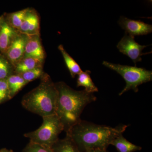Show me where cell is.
I'll return each instance as SVG.
<instances>
[{
  "label": "cell",
  "instance_id": "5b68a950",
  "mask_svg": "<svg viewBox=\"0 0 152 152\" xmlns=\"http://www.w3.org/2000/svg\"><path fill=\"white\" fill-rule=\"evenodd\" d=\"M102 64L107 67L115 71L126 81V86L119 94L120 96L129 90H132L135 92H138L139 86L151 81L152 80V71L147 70L144 68L122 65L106 61H104Z\"/></svg>",
  "mask_w": 152,
  "mask_h": 152
},
{
  "label": "cell",
  "instance_id": "52a82bcc",
  "mask_svg": "<svg viewBox=\"0 0 152 152\" xmlns=\"http://www.w3.org/2000/svg\"><path fill=\"white\" fill-rule=\"evenodd\" d=\"M118 23L120 26L126 31V33L134 37L148 34L152 31V25L140 20H131L124 16L120 17Z\"/></svg>",
  "mask_w": 152,
  "mask_h": 152
},
{
  "label": "cell",
  "instance_id": "e0dca14e",
  "mask_svg": "<svg viewBox=\"0 0 152 152\" xmlns=\"http://www.w3.org/2000/svg\"><path fill=\"white\" fill-rule=\"evenodd\" d=\"M59 50L64 60L66 66L70 73L72 77L75 78L76 75H78L83 72L80 67L75 60L67 53L64 48L62 45L58 46Z\"/></svg>",
  "mask_w": 152,
  "mask_h": 152
},
{
  "label": "cell",
  "instance_id": "d4e9b609",
  "mask_svg": "<svg viewBox=\"0 0 152 152\" xmlns=\"http://www.w3.org/2000/svg\"><path fill=\"white\" fill-rule=\"evenodd\" d=\"M2 20V19L1 18H0V28H1V23Z\"/></svg>",
  "mask_w": 152,
  "mask_h": 152
},
{
  "label": "cell",
  "instance_id": "cb8c5ba5",
  "mask_svg": "<svg viewBox=\"0 0 152 152\" xmlns=\"http://www.w3.org/2000/svg\"><path fill=\"white\" fill-rule=\"evenodd\" d=\"M0 152H13L12 150L7 149L6 148H2L0 150Z\"/></svg>",
  "mask_w": 152,
  "mask_h": 152
},
{
  "label": "cell",
  "instance_id": "7a4b0ae2",
  "mask_svg": "<svg viewBox=\"0 0 152 152\" xmlns=\"http://www.w3.org/2000/svg\"><path fill=\"white\" fill-rule=\"evenodd\" d=\"M58 91L56 115L66 132L81 120L80 116L85 107L96 100L92 93L85 90L77 91L63 82L55 83Z\"/></svg>",
  "mask_w": 152,
  "mask_h": 152
},
{
  "label": "cell",
  "instance_id": "5bb4252c",
  "mask_svg": "<svg viewBox=\"0 0 152 152\" xmlns=\"http://www.w3.org/2000/svg\"><path fill=\"white\" fill-rule=\"evenodd\" d=\"M11 99L27 84L26 81L19 74H13L7 79Z\"/></svg>",
  "mask_w": 152,
  "mask_h": 152
},
{
  "label": "cell",
  "instance_id": "6da1fadb",
  "mask_svg": "<svg viewBox=\"0 0 152 152\" xmlns=\"http://www.w3.org/2000/svg\"><path fill=\"white\" fill-rule=\"evenodd\" d=\"M128 126L115 128L95 124L81 120L66 132L81 152L92 149L107 150L112 142L126 130Z\"/></svg>",
  "mask_w": 152,
  "mask_h": 152
},
{
  "label": "cell",
  "instance_id": "2e32d148",
  "mask_svg": "<svg viewBox=\"0 0 152 152\" xmlns=\"http://www.w3.org/2000/svg\"><path fill=\"white\" fill-rule=\"evenodd\" d=\"M91 71L86 70L82 72L78 75L77 79V87H83L87 92L92 93L98 92L99 90L93 82L90 74Z\"/></svg>",
  "mask_w": 152,
  "mask_h": 152
},
{
  "label": "cell",
  "instance_id": "ac0fdd59",
  "mask_svg": "<svg viewBox=\"0 0 152 152\" xmlns=\"http://www.w3.org/2000/svg\"><path fill=\"white\" fill-rule=\"evenodd\" d=\"M28 11V9H25L11 14L8 23L13 28L19 29Z\"/></svg>",
  "mask_w": 152,
  "mask_h": 152
},
{
  "label": "cell",
  "instance_id": "d6986e66",
  "mask_svg": "<svg viewBox=\"0 0 152 152\" xmlns=\"http://www.w3.org/2000/svg\"><path fill=\"white\" fill-rule=\"evenodd\" d=\"M45 74L42 66L36 68L31 70L20 74L23 79L28 83L36 79L41 78Z\"/></svg>",
  "mask_w": 152,
  "mask_h": 152
},
{
  "label": "cell",
  "instance_id": "9c48e42d",
  "mask_svg": "<svg viewBox=\"0 0 152 152\" xmlns=\"http://www.w3.org/2000/svg\"><path fill=\"white\" fill-rule=\"evenodd\" d=\"M24 57H31L43 62L45 53L38 35L28 36Z\"/></svg>",
  "mask_w": 152,
  "mask_h": 152
},
{
  "label": "cell",
  "instance_id": "8fae6325",
  "mask_svg": "<svg viewBox=\"0 0 152 152\" xmlns=\"http://www.w3.org/2000/svg\"><path fill=\"white\" fill-rule=\"evenodd\" d=\"M39 21L35 12L28 11L19 30L27 36L38 35Z\"/></svg>",
  "mask_w": 152,
  "mask_h": 152
},
{
  "label": "cell",
  "instance_id": "603a6c76",
  "mask_svg": "<svg viewBox=\"0 0 152 152\" xmlns=\"http://www.w3.org/2000/svg\"><path fill=\"white\" fill-rule=\"evenodd\" d=\"M85 152H108L107 150L92 149L88 150Z\"/></svg>",
  "mask_w": 152,
  "mask_h": 152
},
{
  "label": "cell",
  "instance_id": "7402d4cb",
  "mask_svg": "<svg viewBox=\"0 0 152 152\" xmlns=\"http://www.w3.org/2000/svg\"><path fill=\"white\" fill-rule=\"evenodd\" d=\"M10 99L7 79L0 80V104Z\"/></svg>",
  "mask_w": 152,
  "mask_h": 152
},
{
  "label": "cell",
  "instance_id": "8992f818",
  "mask_svg": "<svg viewBox=\"0 0 152 152\" xmlns=\"http://www.w3.org/2000/svg\"><path fill=\"white\" fill-rule=\"evenodd\" d=\"M147 47L148 46L139 45L135 41L134 37L126 33L117 45V48L121 53L127 56L132 60L135 64V66H136L137 63L141 61V56L142 55L151 53H142L143 50Z\"/></svg>",
  "mask_w": 152,
  "mask_h": 152
},
{
  "label": "cell",
  "instance_id": "7c38bea8",
  "mask_svg": "<svg viewBox=\"0 0 152 152\" xmlns=\"http://www.w3.org/2000/svg\"><path fill=\"white\" fill-rule=\"evenodd\" d=\"M51 148L53 152H81L67 135L64 139H59Z\"/></svg>",
  "mask_w": 152,
  "mask_h": 152
},
{
  "label": "cell",
  "instance_id": "ffe728a7",
  "mask_svg": "<svg viewBox=\"0 0 152 152\" xmlns=\"http://www.w3.org/2000/svg\"><path fill=\"white\" fill-rule=\"evenodd\" d=\"M12 67L5 58L0 55V80H5L13 75Z\"/></svg>",
  "mask_w": 152,
  "mask_h": 152
},
{
  "label": "cell",
  "instance_id": "30bf717a",
  "mask_svg": "<svg viewBox=\"0 0 152 152\" xmlns=\"http://www.w3.org/2000/svg\"><path fill=\"white\" fill-rule=\"evenodd\" d=\"M17 35L15 29L2 19L0 28V51L2 53H7Z\"/></svg>",
  "mask_w": 152,
  "mask_h": 152
},
{
  "label": "cell",
  "instance_id": "9a60e30c",
  "mask_svg": "<svg viewBox=\"0 0 152 152\" xmlns=\"http://www.w3.org/2000/svg\"><path fill=\"white\" fill-rule=\"evenodd\" d=\"M42 62L31 57H24L15 66L16 74H20L42 66Z\"/></svg>",
  "mask_w": 152,
  "mask_h": 152
},
{
  "label": "cell",
  "instance_id": "277c9868",
  "mask_svg": "<svg viewBox=\"0 0 152 152\" xmlns=\"http://www.w3.org/2000/svg\"><path fill=\"white\" fill-rule=\"evenodd\" d=\"M42 118L43 121L39 128L24 136L30 142L51 148L59 139V136L64 131V126L56 114Z\"/></svg>",
  "mask_w": 152,
  "mask_h": 152
},
{
  "label": "cell",
  "instance_id": "ba28073f",
  "mask_svg": "<svg viewBox=\"0 0 152 152\" xmlns=\"http://www.w3.org/2000/svg\"><path fill=\"white\" fill-rule=\"evenodd\" d=\"M26 35H17L7 51V57L13 64H16L24 57L25 47L27 41Z\"/></svg>",
  "mask_w": 152,
  "mask_h": 152
},
{
  "label": "cell",
  "instance_id": "4fadbf2b",
  "mask_svg": "<svg viewBox=\"0 0 152 152\" xmlns=\"http://www.w3.org/2000/svg\"><path fill=\"white\" fill-rule=\"evenodd\" d=\"M110 145L115 147L118 152H134L142 150V147L132 143L124 137L123 134L117 137Z\"/></svg>",
  "mask_w": 152,
  "mask_h": 152
},
{
  "label": "cell",
  "instance_id": "3957f363",
  "mask_svg": "<svg viewBox=\"0 0 152 152\" xmlns=\"http://www.w3.org/2000/svg\"><path fill=\"white\" fill-rule=\"evenodd\" d=\"M41 78L39 85L24 96L22 106L42 117L56 115L58 94L56 84L48 74Z\"/></svg>",
  "mask_w": 152,
  "mask_h": 152
},
{
  "label": "cell",
  "instance_id": "44dd1931",
  "mask_svg": "<svg viewBox=\"0 0 152 152\" xmlns=\"http://www.w3.org/2000/svg\"><path fill=\"white\" fill-rule=\"evenodd\" d=\"M22 152H53L51 148L30 142Z\"/></svg>",
  "mask_w": 152,
  "mask_h": 152
}]
</instances>
